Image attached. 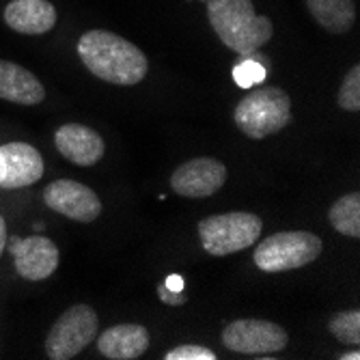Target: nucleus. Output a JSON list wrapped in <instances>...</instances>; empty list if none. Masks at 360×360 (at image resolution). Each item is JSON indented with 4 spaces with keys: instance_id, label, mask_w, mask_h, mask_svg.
Segmentation results:
<instances>
[{
    "instance_id": "1",
    "label": "nucleus",
    "mask_w": 360,
    "mask_h": 360,
    "mask_svg": "<svg viewBox=\"0 0 360 360\" xmlns=\"http://www.w3.org/2000/svg\"><path fill=\"white\" fill-rule=\"evenodd\" d=\"M78 56L93 76L119 86H134L149 72V60L139 46L102 28L80 37Z\"/></svg>"
},
{
    "instance_id": "2",
    "label": "nucleus",
    "mask_w": 360,
    "mask_h": 360,
    "mask_svg": "<svg viewBox=\"0 0 360 360\" xmlns=\"http://www.w3.org/2000/svg\"><path fill=\"white\" fill-rule=\"evenodd\" d=\"M207 18L218 39L242 56L255 54L274 35L270 18L257 15L252 0H207Z\"/></svg>"
},
{
    "instance_id": "3",
    "label": "nucleus",
    "mask_w": 360,
    "mask_h": 360,
    "mask_svg": "<svg viewBox=\"0 0 360 360\" xmlns=\"http://www.w3.org/2000/svg\"><path fill=\"white\" fill-rule=\"evenodd\" d=\"M233 121L244 136L261 141L281 132L291 121V100L278 86H259L242 97Z\"/></svg>"
},
{
    "instance_id": "4",
    "label": "nucleus",
    "mask_w": 360,
    "mask_h": 360,
    "mask_svg": "<svg viewBox=\"0 0 360 360\" xmlns=\"http://www.w3.org/2000/svg\"><path fill=\"white\" fill-rule=\"evenodd\" d=\"M261 229L264 222L250 212H226L203 218L199 222V238L205 252L224 257L250 248L261 238Z\"/></svg>"
},
{
    "instance_id": "5",
    "label": "nucleus",
    "mask_w": 360,
    "mask_h": 360,
    "mask_svg": "<svg viewBox=\"0 0 360 360\" xmlns=\"http://www.w3.org/2000/svg\"><path fill=\"white\" fill-rule=\"evenodd\" d=\"M321 240L309 231H281L261 240L255 264L264 272H287L304 268L321 255Z\"/></svg>"
},
{
    "instance_id": "6",
    "label": "nucleus",
    "mask_w": 360,
    "mask_h": 360,
    "mask_svg": "<svg viewBox=\"0 0 360 360\" xmlns=\"http://www.w3.org/2000/svg\"><path fill=\"white\" fill-rule=\"evenodd\" d=\"M97 313L89 304H74L65 311L50 328L46 354L52 360H70L78 356L97 337Z\"/></svg>"
},
{
    "instance_id": "7",
    "label": "nucleus",
    "mask_w": 360,
    "mask_h": 360,
    "mask_svg": "<svg viewBox=\"0 0 360 360\" xmlns=\"http://www.w3.org/2000/svg\"><path fill=\"white\" fill-rule=\"evenodd\" d=\"M222 343L238 354L261 356L283 352L289 337L278 323L268 319H236L224 326Z\"/></svg>"
},
{
    "instance_id": "8",
    "label": "nucleus",
    "mask_w": 360,
    "mask_h": 360,
    "mask_svg": "<svg viewBox=\"0 0 360 360\" xmlns=\"http://www.w3.org/2000/svg\"><path fill=\"white\" fill-rule=\"evenodd\" d=\"M44 201L56 214L78 222H93L102 214V201L89 186L74 179H56L46 186Z\"/></svg>"
},
{
    "instance_id": "9",
    "label": "nucleus",
    "mask_w": 360,
    "mask_h": 360,
    "mask_svg": "<svg viewBox=\"0 0 360 360\" xmlns=\"http://www.w3.org/2000/svg\"><path fill=\"white\" fill-rule=\"evenodd\" d=\"M226 184V167L216 158H192L175 169L171 186L188 199H207Z\"/></svg>"
},
{
    "instance_id": "10",
    "label": "nucleus",
    "mask_w": 360,
    "mask_h": 360,
    "mask_svg": "<svg viewBox=\"0 0 360 360\" xmlns=\"http://www.w3.org/2000/svg\"><path fill=\"white\" fill-rule=\"evenodd\" d=\"M44 177V158L28 143L0 147V188L13 190L37 184Z\"/></svg>"
},
{
    "instance_id": "11",
    "label": "nucleus",
    "mask_w": 360,
    "mask_h": 360,
    "mask_svg": "<svg viewBox=\"0 0 360 360\" xmlns=\"http://www.w3.org/2000/svg\"><path fill=\"white\" fill-rule=\"evenodd\" d=\"M9 252L13 255L18 274L26 281H44L58 268V248L44 236H32L26 240L13 238L9 242Z\"/></svg>"
},
{
    "instance_id": "12",
    "label": "nucleus",
    "mask_w": 360,
    "mask_h": 360,
    "mask_svg": "<svg viewBox=\"0 0 360 360\" xmlns=\"http://www.w3.org/2000/svg\"><path fill=\"white\" fill-rule=\"evenodd\" d=\"M54 145L58 153L76 167L97 165L106 151L104 139L82 123H65L56 129Z\"/></svg>"
},
{
    "instance_id": "13",
    "label": "nucleus",
    "mask_w": 360,
    "mask_h": 360,
    "mask_svg": "<svg viewBox=\"0 0 360 360\" xmlns=\"http://www.w3.org/2000/svg\"><path fill=\"white\" fill-rule=\"evenodd\" d=\"M149 333L141 323H117L97 339V349L110 360H132L147 352Z\"/></svg>"
},
{
    "instance_id": "14",
    "label": "nucleus",
    "mask_w": 360,
    "mask_h": 360,
    "mask_svg": "<svg viewBox=\"0 0 360 360\" xmlns=\"http://www.w3.org/2000/svg\"><path fill=\"white\" fill-rule=\"evenodd\" d=\"M46 89L35 74L20 68L18 63L0 60V100L20 106H37L44 102Z\"/></svg>"
},
{
    "instance_id": "15",
    "label": "nucleus",
    "mask_w": 360,
    "mask_h": 360,
    "mask_svg": "<svg viewBox=\"0 0 360 360\" xmlns=\"http://www.w3.org/2000/svg\"><path fill=\"white\" fill-rule=\"evenodd\" d=\"M5 22L22 35H44L56 24V9L48 0H11L5 7Z\"/></svg>"
},
{
    "instance_id": "16",
    "label": "nucleus",
    "mask_w": 360,
    "mask_h": 360,
    "mask_svg": "<svg viewBox=\"0 0 360 360\" xmlns=\"http://www.w3.org/2000/svg\"><path fill=\"white\" fill-rule=\"evenodd\" d=\"M307 7L317 24L335 35H343L356 22L354 0H307Z\"/></svg>"
},
{
    "instance_id": "17",
    "label": "nucleus",
    "mask_w": 360,
    "mask_h": 360,
    "mask_svg": "<svg viewBox=\"0 0 360 360\" xmlns=\"http://www.w3.org/2000/svg\"><path fill=\"white\" fill-rule=\"evenodd\" d=\"M330 224L337 229L341 236L347 238H360V194L349 192L341 196L339 201L328 212Z\"/></svg>"
},
{
    "instance_id": "18",
    "label": "nucleus",
    "mask_w": 360,
    "mask_h": 360,
    "mask_svg": "<svg viewBox=\"0 0 360 360\" xmlns=\"http://www.w3.org/2000/svg\"><path fill=\"white\" fill-rule=\"evenodd\" d=\"M330 333L347 345H360V311H339L328 321Z\"/></svg>"
},
{
    "instance_id": "19",
    "label": "nucleus",
    "mask_w": 360,
    "mask_h": 360,
    "mask_svg": "<svg viewBox=\"0 0 360 360\" xmlns=\"http://www.w3.org/2000/svg\"><path fill=\"white\" fill-rule=\"evenodd\" d=\"M337 104L347 110V112H358L360 110V68L354 65V68L347 72L339 95H337Z\"/></svg>"
},
{
    "instance_id": "20",
    "label": "nucleus",
    "mask_w": 360,
    "mask_h": 360,
    "mask_svg": "<svg viewBox=\"0 0 360 360\" xmlns=\"http://www.w3.org/2000/svg\"><path fill=\"white\" fill-rule=\"evenodd\" d=\"M233 78H236L238 86L250 89V86H255L257 82H261L266 78V70H264V65H261L259 60H255L250 56H244V60L238 63L233 68Z\"/></svg>"
},
{
    "instance_id": "21",
    "label": "nucleus",
    "mask_w": 360,
    "mask_h": 360,
    "mask_svg": "<svg viewBox=\"0 0 360 360\" xmlns=\"http://www.w3.org/2000/svg\"><path fill=\"white\" fill-rule=\"evenodd\" d=\"M165 358L167 360H216L218 356L212 349L203 347V345H192V343H188V345H179V347L167 352Z\"/></svg>"
},
{
    "instance_id": "22",
    "label": "nucleus",
    "mask_w": 360,
    "mask_h": 360,
    "mask_svg": "<svg viewBox=\"0 0 360 360\" xmlns=\"http://www.w3.org/2000/svg\"><path fill=\"white\" fill-rule=\"evenodd\" d=\"M158 296L165 304H173V307L175 304H186V300H188L184 291H173L167 285H158Z\"/></svg>"
},
{
    "instance_id": "23",
    "label": "nucleus",
    "mask_w": 360,
    "mask_h": 360,
    "mask_svg": "<svg viewBox=\"0 0 360 360\" xmlns=\"http://www.w3.org/2000/svg\"><path fill=\"white\" fill-rule=\"evenodd\" d=\"M5 244H7V224H5V218L0 216V257H3Z\"/></svg>"
},
{
    "instance_id": "24",
    "label": "nucleus",
    "mask_w": 360,
    "mask_h": 360,
    "mask_svg": "<svg viewBox=\"0 0 360 360\" xmlns=\"http://www.w3.org/2000/svg\"><path fill=\"white\" fill-rule=\"evenodd\" d=\"M181 285H184L181 276H169L167 278V287L173 289V291H181Z\"/></svg>"
},
{
    "instance_id": "25",
    "label": "nucleus",
    "mask_w": 360,
    "mask_h": 360,
    "mask_svg": "<svg viewBox=\"0 0 360 360\" xmlns=\"http://www.w3.org/2000/svg\"><path fill=\"white\" fill-rule=\"evenodd\" d=\"M341 360H358L360 358V354L358 352H349V354H343V356H339Z\"/></svg>"
}]
</instances>
